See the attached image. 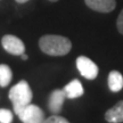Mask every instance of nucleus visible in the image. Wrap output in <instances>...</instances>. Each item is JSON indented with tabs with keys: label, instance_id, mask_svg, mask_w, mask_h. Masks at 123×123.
Returning <instances> with one entry per match:
<instances>
[{
	"label": "nucleus",
	"instance_id": "7ed1b4c3",
	"mask_svg": "<svg viewBox=\"0 0 123 123\" xmlns=\"http://www.w3.org/2000/svg\"><path fill=\"white\" fill-rule=\"evenodd\" d=\"M9 99L13 103V106H24L31 104L32 101V90L25 80H21L9 90Z\"/></svg>",
	"mask_w": 123,
	"mask_h": 123
},
{
	"label": "nucleus",
	"instance_id": "ddd939ff",
	"mask_svg": "<svg viewBox=\"0 0 123 123\" xmlns=\"http://www.w3.org/2000/svg\"><path fill=\"white\" fill-rule=\"evenodd\" d=\"M43 123H70L65 117L59 116V115H51L48 119L44 120Z\"/></svg>",
	"mask_w": 123,
	"mask_h": 123
},
{
	"label": "nucleus",
	"instance_id": "f257e3e1",
	"mask_svg": "<svg viewBox=\"0 0 123 123\" xmlns=\"http://www.w3.org/2000/svg\"><path fill=\"white\" fill-rule=\"evenodd\" d=\"M39 47L42 53L49 56H64L71 51L72 42L63 35L47 34L40 38Z\"/></svg>",
	"mask_w": 123,
	"mask_h": 123
},
{
	"label": "nucleus",
	"instance_id": "f3484780",
	"mask_svg": "<svg viewBox=\"0 0 123 123\" xmlns=\"http://www.w3.org/2000/svg\"><path fill=\"white\" fill-rule=\"evenodd\" d=\"M49 1H51V2H56V1H58V0H49Z\"/></svg>",
	"mask_w": 123,
	"mask_h": 123
},
{
	"label": "nucleus",
	"instance_id": "4468645a",
	"mask_svg": "<svg viewBox=\"0 0 123 123\" xmlns=\"http://www.w3.org/2000/svg\"><path fill=\"white\" fill-rule=\"evenodd\" d=\"M116 27L121 34H123V9L121 10L119 17H117V21H116Z\"/></svg>",
	"mask_w": 123,
	"mask_h": 123
},
{
	"label": "nucleus",
	"instance_id": "f8f14e48",
	"mask_svg": "<svg viewBox=\"0 0 123 123\" xmlns=\"http://www.w3.org/2000/svg\"><path fill=\"white\" fill-rule=\"evenodd\" d=\"M13 119V113L10 111L6 108H0V123H12Z\"/></svg>",
	"mask_w": 123,
	"mask_h": 123
},
{
	"label": "nucleus",
	"instance_id": "2eb2a0df",
	"mask_svg": "<svg viewBox=\"0 0 123 123\" xmlns=\"http://www.w3.org/2000/svg\"><path fill=\"white\" fill-rule=\"evenodd\" d=\"M21 57H22L23 61H26L27 58H29V56H27V55H25V54H22V55H21Z\"/></svg>",
	"mask_w": 123,
	"mask_h": 123
},
{
	"label": "nucleus",
	"instance_id": "9d476101",
	"mask_svg": "<svg viewBox=\"0 0 123 123\" xmlns=\"http://www.w3.org/2000/svg\"><path fill=\"white\" fill-rule=\"evenodd\" d=\"M108 88L112 92H119L123 89V75L119 71H111L110 72Z\"/></svg>",
	"mask_w": 123,
	"mask_h": 123
},
{
	"label": "nucleus",
	"instance_id": "6e6552de",
	"mask_svg": "<svg viewBox=\"0 0 123 123\" xmlns=\"http://www.w3.org/2000/svg\"><path fill=\"white\" fill-rule=\"evenodd\" d=\"M105 120L108 123H122L123 122V100L116 103L112 108L105 113Z\"/></svg>",
	"mask_w": 123,
	"mask_h": 123
},
{
	"label": "nucleus",
	"instance_id": "20e7f679",
	"mask_svg": "<svg viewBox=\"0 0 123 123\" xmlns=\"http://www.w3.org/2000/svg\"><path fill=\"white\" fill-rule=\"evenodd\" d=\"M76 68L87 80H95L98 75V66L86 56H79L76 58Z\"/></svg>",
	"mask_w": 123,
	"mask_h": 123
},
{
	"label": "nucleus",
	"instance_id": "f03ea898",
	"mask_svg": "<svg viewBox=\"0 0 123 123\" xmlns=\"http://www.w3.org/2000/svg\"><path fill=\"white\" fill-rule=\"evenodd\" d=\"M15 114L23 123H43V111L38 105L27 104L24 106H13Z\"/></svg>",
	"mask_w": 123,
	"mask_h": 123
},
{
	"label": "nucleus",
	"instance_id": "0eeeda50",
	"mask_svg": "<svg viewBox=\"0 0 123 123\" xmlns=\"http://www.w3.org/2000/svg\"><path fill=\"white\" fill-rule=\"evenodd\" d=\"M87 7L99 13H111L116 7L115 0H84Z\"/></svg>",
	"mask_w": 123,
	"mask_h": 123
},
{
	"label": "nucleus",
	"instance_id": "dca6fc26",
	"mask_svg": "<svg viewBox=\"0 0 123 123\" xmlns=\"http://www.w3.org/2000/svg\"><path fill=\"white\" fill-rule=\"evenodd\" d=\"M16 2H18V4H24V2H27L29 0H15Z\"/></svg>",
	"mask_w": 123,
	"mask_h": 123
},
{
	"label": "nucleus",
	"instance_id": "423d86ee",
	"mask_svg": "<svg viewBox=\"0 0 123 123\" xmlns=\"http://www.w3.org/2000/svg\"><path fill=\"white\" fill-rule=\"evenodd\" d=\"M65 92L62 89H56L54 90L48 99V108L53 114H58L62 111V107L65 101Z\"/></svg>",
	"mask_w": 123,
	"mask_h": 123
},
{
	"label": "nucleus",
	"instance_id": "1a4fd4ad",
	"mask_svg": "<svg viewBox=\"0 0 123 123\" xmlns=\"http://www.w3.org/2000/svg\"><path fill=\"white\" fill-rule=\"evenodd\" d=\"M64 92H65L66 98L68 99H74V98H79L83 95V86L78 79L72 80L70 83H67L64 87Z\"/></svg>",
	"mask_w": 123,
	"mask_h": 123
},
{
	"label": "nucleus",
	"instance_id": "9b49d317",
	"mask_svg": "<svg viewBox=\"0 0 123 123\" xmlns=\"http://www.w3.org/2000/svg\"><path fill=\"white\" fill-rule=\"evenodd\" d=\"M13 78V73L12 70L8 65L6 64H0V87H7Z\"/></svg>",
	"mask_w": 123,
	"mask_h": 123
},
{
	"label": "nucleus",
	"instance_id": "39448f33",
	"mask_svg": "<svg viewBox=\"0 0 123 123\" xmlns=\"http://www.w3.org/2000/svg\"><path fill=\"white\" fill-rule=\"evenodd\" d=\"M1 44L2 48L10 55H15V56H21L22 54L25 51V44L22 40L12 34L4 35L1 39Z\"/></svg>",
	"mask_w": 123,
	"mask_h": 123
}]
</instances>
